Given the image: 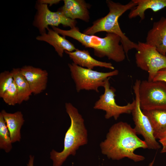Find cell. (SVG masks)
<instances>
[{"label":"cell","instance_id":"obj_3","mask_svg":"<svg viewBox=\"0 0 166 166\" xmlns=\"http://www.w3.org/2000/svg\"><path fill=\"white\" fill-rule=\"evenodd\" d=\"M65 107L70 118L71 124L65 134L63 150L57 152L53 149L50 152L53 166H61L69 156L75 155L79 147L88 142L84 120L78 109L69 102L66 103Z\"/></svg>","mask_w":166,"mask_h":166},{"label":"cell","instance_id":"obj_2","mask_svg":"<svg viewBox=\"0 0 166 166\" xmlns=\"http://www.w3.org/2000/svg\"><path fill=\"white\" fill-rule=\"evenodd\" d=\"M59 34L76 40L85 48L93 49L94 55L99 57H107L116 62L123 61L126 57L123 47L120 43L121 37L115 34L108 33L104 38L85 34L75 26L69 30H64L58 27L51 26Z\"/></svg>","mask_w":166,"mask_h":166},{"label":"cell","instance_id":"obj_27","mask_svg":"<svg viewBox=\"0 0 166 166\" xmlns=\"http://www.w3.org/2000/svg\"><path fill=\"white\" fill-rule=\"evenodd\" d=\"M155 160V157L154 158V159L152 161V162L149 163L148 166H153Z\"/></svg>","mask_w":166,"mask_h":166},{"label":"cell","instance_id":"obj_4","mask_svg":"<svg viewBox=\"0 0 166 166\" xmlns=\"http://www.w3.org/2000/svg\"><path fill=\"white\" fill-rule=\"evenodd\" d=\"M109 11L105 16L94 21L91 26L85 29L83 33L85 34L93 35L100 32H106L115 34L121 38V43L123 45L126 57L128 58V53L132 49H136L137 44L130 40L122 32L118 23L119 18L128 10L136 6L132 1L123 5L111 0L106 1Z\"/></svg>","mask_w":166,"mask_h":166},{"label":"cell","instance_id":"obj_12","mask_svg":"<svg viewBox=\"0 0 166 166\" xmlns=\"http://www.w3.org/2000/svg\"><path fill=\"white\" fill-rule=\"evenodd\" d=\"M146 43L155 47L161 54L166 55V17L153 23L148 32Z\"/></svg>","mask_w":166,"mask_h":166},{"label":"cell","instance_id":"obj_18","mask_svg":"<svg viewBox=\"0 0 166 166\" xmlns=\"http://www.w3.org/2000/svg\"><path fill=\"white\" fill-rule=\"evenodd\" d=\"M142 111L150 122L155 138L160 139L166 134V110H144Z\"/></svg>","mask_w":166,"mask_h":166},{"label":"cell","instance_id":"obj_16","mask_svg":"<svg viewBox=\"0 0 166 166\" xmlns=\"http://www.w3.org/2000/svg\"><path fill=\"white\" fill-rule=\"evenodd\" d=\"M0 113L9 131L12 143L19 141L21 139L20 129L24 122L22 112L17 111L10 113L3 110Z\"/></svg>","mask_w":166,"mask_h":166},{"label":"cell","instance_id":"obj_14","mask_svg":"<svg viewBox=\"0 0 166 166\" xmlns=\"http://www.w3.org/2000/svg\"><path fill=\"white\" fill-rule=\"evenodd\" d=\"M48 32L38 36L36 38L39 41L45 42L52 46L58 56L62 57L65 51L72 52L77 49L74 45L52 29L47 28Z\"/></svg>","mask_w":166,"mask_h":166},{"label":"cell","instance_id":"obj_22","mask_svg":"<svg viewBox=\"0 0 166 166\" xmlns=\"http://www.w3.org/2000/svg\"><path fill=\"white\" fill-rule=\"evenodd\" d=\"M14 81L11 71H5L0 74V97L10 87Z\"/></svg>","mask_w":166,"mask_h":166},{"label":"cell","instance_id":"obj_24","mask_svg":"<svg viewBox=\"0 0 166 166\" xmlns=\"http://www.w3.org/2000/svg\"><path fill=\"white\" fill-rule=\"evenodd\" d=\"M60 1V0H38L37 2L47 5L48 4L49 6H51L53 4L58 3Z\"/></svg>","mask_w":166,"mask_h":166},{"label":"cell","instance_id":"obj_10","mask_svg":"<svg viewBox=\"0 0 166 166\" xmlns=\"http://www.w3.org/2000/svg\"><path fill=\"white\" fill-rule=\"evenodd\" d=\"M37 11L33 22L34 26L40 34L46 32L48 26L58 27L60 24L72 28L76 26L77 22L65 16L60 11H50L47 5L37 2L35 6Z\"/></svg>","mask_w":166,"mask_h":166},{"label":"cell","instance_id":"obj_11","mask_svg":"<svg viewBox=\"0 0 166 166\" xmlns=\"http://www.w3.org/2000/svg\"><path fill=\"white\" fill-rule=\"evenodd\" d=\"M20 71L27 81L32 93L38 94L46 89L48 76L46 70L25 65L20 68Z\"/></svg>","mask_w":166,"mask_h":166},{"label":"cell","instance_id":"obj_25","mask_svg":"<svg viewBox=\"0 0 166 166\" xmlns=\"http://www.w3.org/2000/svg\"><path fill=\"white\" fill-rule=\"evenodd\" d=\"M159 141L162 144L163 147H166V134L159 139Z\"/></svg>","mask_w":166,"mask_h":166},{"label":"cell","instance_id":"obj_26","mask_svg":"<svg viewBox=\"0 0 166 166\" xmlns=\"http://www.w3.org/2000/svg\"><path fill=\"white\" fill-rule=\"evenodd\" d=\"M34 156L31 155H30L29 156V159L28 162L27 164V166H34Z\"/></svg>","mask_w":166,"mask_h":166},{"label":"cell","instance_id":"obj_17","mask_svg":"<svg viewBox=\"0 0 166 166\" xmlns=\"http://www.w3.org/2000/svg\"><path fill=\"white\" fill-rule=\"evenodd\" d=\"M136 6L130 10L128 17L132 19L137 17L141 20L145 18L146 10L151 9L156 12L166 7V0H132Z\"/></svg>","mask_w":166,"mask_h":166},{"label":"cell","instance_id":"obj_19","mask_svg":"<svg viewBox=\"0 0 166 166\" xmlns=\"http://www.w3.org/2000/svg\"><path fill=\"white\" fill-rule=\"evenodd\" d=\"M11 71L18 89V104H20L28 100L32 93L27 81L21 72L20 68H14Z\"/></svg>","mask_w":166,"mask_h":166},{"label":"cell","instance_id":"obj_13","mask_svg":"<svg viewBox=\"0 0 166 166\" xmlns=\"http://www.w3.org/2000/svg\"><path fill=\"white\" fill-rule=\"evenodd\" d=\"M63 1L64 5L58 10L65 16L72 20L78 19L86 22H89V4L84 0H64Z\"/></svg>","mask_w":166,"mask_h":166},{"label":"cell","instance_id":"obj_20","mask_svg":"<svg viewBox=\"0 0 166 166\" xmlns=\"http://www.w3.org/2000/svg\"><path fill=\"white\" fill-rule=\"evenodd\" d=\"M10 134L2 115L0 113V148L6 152L12 148Z\"/></svg>","mask_w":166,"mask_h":166},{"label":"cell","instance_id":"obj_1","mask_svg":"<svg viewBox=\"0 0 166 166\" xmlns=\"http://www.w3.org/2000/svg\"><path fill=\"white\" fill-rule=\"evenodd\" d=\"M137 135L134 128L126 122L114 124L110 128L106 139L100 144L102 153L112 160L127 158L135 162L144 160V156L134 151L139 148H148V146Z\"/></svg>","mask_w":166,"mask_h":166},{"label":"cell","instance_id":"obj_28","mask_svg":"<svg viewBox=\"0 0 166 166\" xmlns=\"http://www.w3.org/2000/svg\"><path fill=\"white\" fill-rule=\"evenodd\" d=\"M161 153H166V147H163L161 151Z\"/></svg>","mask_w":166,"mask_h":166},{"label":"cell","instance_id":"obj_8","mask_svg":"<svg viewBox=\"0 0 166 166\" xmlns=\"http://www.w3.org/2000/svg\"><path fill=\"white\" fill-rule=\"evenodd\" d=\"M141 82L136 80L133 87L135 95V105L132 114L135 125L134 128L137 134L141 135L148 146V148L158 150L160 146L155 138L153 129L148 117L143 113L140 106L139 98V89Z\"/></svg>","mask_w":166,"mask_h":166},{"label":"cell","instance_id":"obj_21","mask_svg":"<svg viewBox=\"0 0 166 166\" xmlns=\"http://www.w3.org/2000/svg\"><path fill=\"white\" fill-rule=\"evenodd\" d=\"M1 98L9 105H14L18 103V93L14 80L10 87L5 92Z\"/></svg>","mask_w":166,"mask_h":166},{"label":"cell","instance_id":"obj_5","mask_svg":"<svg viewBox=\"0 0 166 166\" xmlns=\"http://www.w3.org/2000/svg\"><path fill=\"white\" fill-rule=\"evenodd\" d=\"M68 65L77 92L85 90L99 93V88L103 86L107 79L119 73L117 69L102 72L82 67L73 63L68 64Z\"/></svg>","mask_w":166,"mask_h":166},{"label":"cell","instance_id":"obj_7","mask_svg":"<svg viewBox=\"0 0 166 166\" xmlns=\"http://www.w3.org/2000/svg\"><path fill=\"white\" fill-rule=\"evenodd\" d=\"M135 55L137 66L148 73V80L152 81L157 72L166 68V55L160 53L156 48L146 42H138Z\"/></svg>","mask_w":166,"mask_h":166},{"label":"cell","instance_id":"obj_23","mask_svg":"<svg viewBox=\"0 0 166 166\" xmlns=\"http://www.w3.org/2000/svg\"><path fill=\"white\" fill-rule=\"evenodd\" d=\"M152 81H161L166 83V68L159 70Z\"/></svg>","mask_w":166,"mask_h":166},{"label":"cell","instance_id":"obj_9","mask_svg":"<svg viewBox=\"0 0 166 166\" xmlns=\"http://www.w3.org/2000/svg\"><path fill=\"white\" fill-rule=\"evenodd\" d=\"M110 78L105 80L103 86L104 89V93L100 96L99 99L95 102L93 108L95 109L105 111V117L106 119H108L113 117L116 120L122 114L131 113L135 102L134 99L131 103L129 102L126 105H118L115 99L116 90L114 87L110 86Z\"/></svg>","mask_w":166,"mask_h":166},{"label":"cell","instance_id":"obj_15","mask_svg":"<svg viewBox=\"0 0 166 166\" xmlns=\"http://www.w3.org/2000/svg\"><path fill=\"white\" fill-rule=\"evenodd\" d=\"M75 64L80 67L93 69L95 67H99L114 70L115 68L110 62L97 60L93 57L88 50L78 49L72 52L65 51Z\"/></svg>","mask_w":166,"mask_h":166},{"label":"cell","instance_id":"obj_29","mask_svg":"<svg viewBox=\"0 0 166 166\" xmlns=\"http://www.w3.org/2000/svg\"></svg>","mask_w":166,"mask_h":166},{"label":"cell","instance_id":"obj_6","mask_svg":"<svg viewBox=\"0 0 166 166\" xmlns=\"http://www.w3.org/2000/svg\"><path fill=\"white\" fill-rule=\"evenodd\" d=\"M139 98L142 110H166V83L161 81H141Z\"/></svg>","mask_w":166,"mask_h":166}]
</instances>
